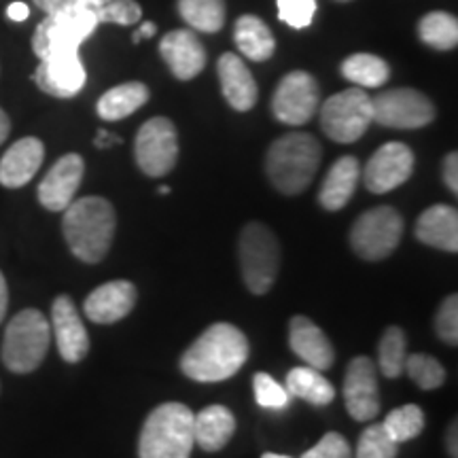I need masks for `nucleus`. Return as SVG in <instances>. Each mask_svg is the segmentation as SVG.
Here are the masks:
<instances>
[{"label":"nucleus","instance_id":"12","mask_svg":"<svg viewBox=\"0 0 458 458\" xmlns=\"http://www.w3.org/2000/svg\"><path fill=\"white\" fill-rule=\"evenodd\" d=\"M318 102V83L314 81L312 74L293 71L278 83L272 98V111L280 123L303 125L314 117Z\"/></svg>","mask_w":458,"mask_h":458},{"label":"nucleus","instance_id":"23","mask_svg":"<svg viewBox=\"0 0 458 458\" xmlns=\"http://www.w3.org/2000/svg\"><path fill=\"white\" fill-rule=\"evenodd\" d=\"M416 238L433 249L456 253L458 250V213L454 206L435 204L420 215L416 223Z\"/></svg>","mask_w":458,"mask_h":458},{"label":"nucleus","instance_id":"8","mask_svg":"<svg viewBox=\"0 0 458 458\" xmlns=\"http://www.w3.org/2000/svg\"><path fill=\"white\" fill-rule=\"evenodd\" d=\"M374 123V108L368 91L360 88L344 89L340 94L331 96L320 108V125L331 140L357 142Z\"/></svg>","mask_w":458,"mask_h":458},{"label":"nucleus","instance_id":"30","mask_svg":"<svg viewBox=\"0 0 458 458\" xmlns=\"http://www.w3.org/2000/svg\"><path fill=\"white\" fill-rule=\"evenodd\" d=\"M179 13L196 32H219L225 26V0H179Z\"/></svg>","mask_w":458,"mask_h":458},{"label":"nucleus","instance_id":"40","mask_svg":"<svg viewBox=\"0 0 458 458\" xmlns=\"http://www.w3.org/2000/svg\"><path fill=\"white\" fill-rule=\"evenodd\" d=\"M301 458H352V450L340 433H327Z\"/></svg>","mask_w":458,"mask_h":458},{"label":"nucleus","instance_id":"51","mask_svg":"<svg viewBox=\"0 0 458 458\" xmlns=\"http://www.w3.org/2000/svg\"><path fill=\"white\" fill-rule=\"evenodd\" d=\"M159 193H162V196H168L170 187H159Z\"/></svg>","mask_w":458,"mask_h":458},{"label":"nucleus","instance_id":"28","mask_svg":"<svg viewBox=\"0 0 458 458\" xmlns=\"http://www.w3.org/2000/svg\"><path fill=\"white\" fill-rule=\"evenodd\" d=\"M286 393L289 397H297L308 401V403L329 405L335 397V388L331 382L314 368H295L286 376Z\"/></svg>","mask_w":458,"mask_h":458},{"label":"nucleus","instance_id":"44","mask_svg":"<svg viewBox=\"0 0 458 458\" xmlns=\"http://www.w3.org/2000/svg\"><path fill=\"white\" fill-rule=\"evenodd\" d=\"M119 142H122V139H119V136H114V134H111V131H106V130H98V136H96L94 145L98 147V148H108L111 145H119Z\"/></svg>","mask_w":458,"mask_h":458},{"label":"nucleus","instance_id":"49","mask_svg":"<svg viewBox=\"0 0 458 458\" xmlns=\"http://www.w3.org/2000/svg\"><path fill=\"white\" fill-rule=\"evenodd\" d=\"M77 3H81V4H88V7H94V9H98V7H102V4L111 3V0H77Z\"/></svg>","mask_w":458,"mask_h":458},{"label":"nucleus","instance_id":"18","mask_svg":"<svg viewBox=\"0 0 458 458\" xmlns=\"http://www.w3.org/2000/svg\"><path fill=\"white\" fill-rule=\"evenodd\" d=\"M139 291L128 280H113L94 289L83 303L85 317L98 325H111L134 310Z\"/></svg>","mask_w":458,"mask_h":458},{"label":"nucleus","instance_id":"45","mask_svg":"<svg viewBox=\"0 0 458 458\" xmlns=\"http://www.w3.org/2000/svg\"><path fill=\"white\" fill-rule=\"evenodd\" d=\"M7 306H9V289H7V280H4L3 272H0V323L4 320V314H7Z\"/></svg>","mask_w":458,"mask_h":458},{"label":"nucleus","instance_id":"43","mask_svg":"<svg viewBox=\"0 0 458 458\" xmlns=\"http://www.w3.org/2000/svg\"><path fill=\"white\" fill-rule=\"evenodd\" d=\"M7 17L11 21H26L30 17V9L26 3H11L7 7Z\"/></svg>","mask_w":458,"mask_h":458},{"label":"nucleus","instance_id":"26","mask_svg":"<svg viewBox=\"0 0 458 458\" xmlns=\"http://www.w3.org/2000/svg\"><path fill=\"white\" fill-rule=\"evenodd\" d=\"M233 37H236L238 49L253 62L270 60L274 51H276V41H274L272 30L257 15L238 17Z\"/></svg>","mask_w":458,"mask_h":458},{"label":"nucleus","instance_id":"4","mask_svg":"<svg viewBox=\"0 0 458 458\" xmlns=\"http://www.w3.org/2000/svg\"><path fill=\"white\" fill-rule=\"evenodd\" d=\"M193 444V411L182 403H164L142 425L140 458H189Z\"/></svg>","mask_w":458,"mask_h":458},{"label":"nucleus","instance_id":"5","mask_svg":"<svg viewBox=\"0 0 458 458\" xmlns=\"http://www.w3.org/2000/svg\"><path fill=\"white\" fill-rule=\"evenodd\" d=\"M51 344V325L43 312L28 308L11 318L3 340V360L15 374H30L43 363Z\"/></svg>","mask_w":458,"mask_h":458},{"label":"nucleus","instance_id":"39","mask_svg":"<svg viewBox=\"0 0 458 458\" xmlns=\"http://www.w3.org/2000/svg\"><path fill=\"white\" fill-rule=\"evenodd\" d=\"M435 331L445 344L456 346L458 342V297H445L442 306H439L437 317H435Z\"/></svg>","mask_w":458,"mask_h":458},{"label":"nucleus","instance_id":"35","mask_svg":"<svg viewBox=\"0 0 458 458\" xmlns=\"http://www.w3.org/2000/svg\"><path fill=\"white\" fill-rule=\"evenodd\" d=\"M397 442L386 433L382 425H371L359 437L357 458H394L397 456Z\"/></svg>","mask_w":458,"mask_h":458},{"label":"nucleus","instance_id":"13","mask_svg":"<svg viewBox=\"0 0 458 458\" xmlns=\"http://www.w3.org/2000/svg\"><path fill=\"white\" fill-rule=\"evenodd\" d=\"M85 81L88 72L77 49L54 51L45 60H38V68L34 71V83L54 98H72L83 89Z\"/></svg>","mask_w":458,"mask_h":458},{"label":"nucleus","instance_id":"1","mask_svg":"<svg viewBox=\"0 0 458 458\" xmlns=\"http://www.w3.org/2000/svg\"><path fill=\"white\" fill-rule=\"evenodd\" d=\"M249 359V342L229 323L210 325L181 359L182 374L196 382H223L236 376Z\"/></svg>","mask_w":458,"mask_h":458},{"label":"nucleus","instance_id":"19","mask_svg":"<svg viewBox=\"0 0 458 458\" xmlns=\"http://www.w3.org/2000/svg\"><path fill=\"white\" fill-rule=\"evenodd\" d=\"M159 54L181 81L198 77L206 66V49L193 30H172L159 43Z\"/></svg>","mask_w":458,"mask_h":458},{"label":"nucleus","instance_id":"41","mask_svg":"<svg viewBox=\"0 0 458 458\" xmlns=\"http://www.w3.org/2000/svg\"><path fill=\"white\" fill-rule=\"evenodd\" d=\"M444 182L445 187L450 189L452 193H458V156L456 153H450L444 159Z\"/></svg>","mask_w":458,"mask_h":458},{"label":"nucleus","instance_id":"6","mask_svg":"<svg viewBox=\"0 0 458 458\" xmlns=\"http://www.w3.org/2000/svg\"><path fill=\"white\" fill-rule=\"evenodd\" d=\"M238 257L250 293L266 295L276 283L280 267V246L272 229L263 223H249L240 233Z\"/></svg>","mask_w":458,"mask_h":458},{"label":"nucleus","instance_id":"2","mask_svg":"<svg viewBox=\"0 0 458 458\" xmlns=\"http://www.w3.org/2000/svg\"><path fill=\"white\" fill-rule=\"evenodd\" d=\"M114 225H117V219H114L113 204L98 196L72 199L62 219V232H64L68 249L85 263L105 259L111 249Z\"/></svg>","mask_w":458,"mask_h":458},{"label":"nucleus","instance_id":"48","mask_svg":"<svg viewBox=\"0 0 458 458\" xmlns=\"http://www.w3.org/2000/svg\"><path fill=\"white\" fill-rule=\"evenodd\" d=\"M156 32H157V26L153 24V21H145V24L140 26V30L136 32V34H139L140 38H151Z\"/></svg>","mask_w":458,"mask_h":458},{"label":"nucleus","instance_id":"31","mask_svg":"<svg viewBox=\"0 0 458 458\" xmlns=\"http://www.w3.org/2000/svg\"><path fill=\"white\" fill-rule=\"evenodd\" d=\"M418 34L428 47L439 51H450L458 45V21L454 15L444 11L427 13L418 24Z\"/></svg>","mask_w":458,"mask_h":458},{"label":"nucleus","instance_id":"17","mask_svg":"<svg viewBox=\"0 0 458 458\" xmlns=\"http://www.w3.org/2000/svg\"><path fill=\"white\" fill-rule=\"evenodd\" d=\"M51 331L55 335L57 351L66 363H79L89 352V335L81 314L68 295L55 297L51 308Z\"/></svg>","mask_w":458,"mask_h":458},{"label":"nucleus","instance_id":"34","mask_svg":"<svg viewBox=\"0 0 458 458\" xmlns=\"http://www.w3.org/2000/svg\"><path fill=\"white\" fill-rule=\"evenodd\" d=\"M411 382L422 388V391H433L445 382V369L442 368L437 359L428 357V354H411L405 359V369Z\"/></svg>","mask_w":458,"mask_h":458},{"label":"nucleus","instance_id":"42","mask_svg":"<svg viewBox=\"0 0 458 458\" xmlns=\"http://www.w3.org/2000/svg\"><path fill=\"white\" fill-rule=\"evenodd\" d=\"M34 4H37L45 15H60L81 3H77V0H34Z\"/></svg>","mask_w":458,"mask_h":458},{"label":"nucleus","instance_id":"33","mask_svg":"<svg viewBox=\"0 0 458 458\" xmlns=\"http://www.w3.org/2000/svg\"><path fill=\"white\" fill-rule=\"evenodd\" d=\"M382 427L391 435L397 444L410 442V439L418 437L425 428V414L418 405H403V408L393 410L391 414L385 418Z\"/></svg>","mask_w":458,"mask_h":458},{"label":"nucleus","instance_id":"37","mask_svg":"<svg viewBox=\"0 0 458 458\" xmlns=\"http://www.w3.org/2000/svg\"><path fill=\"white\" fill-rule=\"evenodd\" d=\"M255 399L266 410H283L289 405V393L270 374H255Z\"/></svg>","mask_w":458,"mask_h":458},{"label":"nucleus","instance_id":"38","mask_svg":"<svg viewBox=\"0 0 458 458\" xmlns=\"http://www.w3.org/2000/svg\"><path fill=\"white\" fill-rule=\"evenodd\" d=\"M278 17L286 26L301 30L312 24L314 13H317V0H276Z\"/></svg>","mask_w":458,"mask_h":458},{"label":"nucleus","instance_id":"16","mask_svg":"<svg viewBox=\"0 0 458 458\" xmlns=\"http://www.w3.org/2000/svg\"><path fill=\"white\" fill-rule=\"evenodd\" d=\"M85 162L77 153H68L54 164L38 185V202L51 213H64L77 196L83 181Z\"/></svg>","mask_w":458,"mask_h":458},{"label":"nucleus","instance_id":"7","mask_svg":"<svg viewBox=\"0 0 458 458\" xmlns=\"http://www.w3.org/2000/svg\"><path fill=\"white\" fill-rule=\"evenodd\" d=\"M98 15L94 7L77 4V7L64 11L60 15H47L32 37V49L38 60H45L49 54L62 49H77L83 41L94 34L98 28Z\"/></svg>","mask_w":458,"mask_h":458},{"label":"nucleus","instance_id":"21","mask_svg":"<svg viewBox=\"0 0 458 458\" xmlns=\"http://www.w3.org/2000/svg\"><path fill=\"white\" fill-rule=\"evenodd\" d=\"M289 344L301 360H306L308 368H314L318 371L329 369L334 365L335 352L331 348V342L318 325H314L310 318L306 317H293L289 325Z\"/></svg>","mask_w":458,"mask_h":458},{"label":"nucleus","instance_id":"10","mask_svg":"<svg viewBox=\"0 0 458 458\" xmlns=\"http://www.w3.org/2000/svg\"><path fill=\"white\" fill-rule=\"evenodd\" d=\"M374 122L393 130L425 128L435 119V106L420 91L410 88L388 89L371 98Z\"/></svg>","mask_w":458,"mask_h":458},{"label":"nucleus","instance_id":"50","mask_svg":"<svg viewBox=\"0 0 458 458\" xmlns=\"http://www.w3.org/2000/svg\"><path fill=\"white\" fill-rule=\"evenodd\" d=\"M261 458H291V456H284V454H274V452H266Z\"/></svg>","mask_w":458,"mask_h":458},{"label":"nucleus","instance_id":"46","mask_svg":"<svg viewBox=\"0 0 458 458\" xmlns=\"http://www.w3.org/2000/svg\"><path fill=\"white\" fill-rule=\"evenodd\" d=\"M456 435H458V428H456V420H454V422H452V427L448 428V435H445V444H448V454H450L452 458H458Z\"/></svg>","mask_w":458,"mask_h":458},{"label":"nucleus","instance_id":"24","mask_svg":"<svg viewBox=\"0 0 458 458\" xmlns=\"http://www.w3.org/2000/svg\"><path fill=\"white\" fill-rule=\"evenodd\" d=\"M360 179V164L357 157L344 156L331 165L318 191V202L325 210H342L351 202Z\"/></svg>","mask_w":458,"mask_h":458},{"label":"nucleus","instance_id":"3","mask_svg":"<svg viewBox=\"0 0 458 458\" xmlns=\"http://www.w3.org/2000/svg\"><path fill=\"white\" fill-rule=\"evenodd\" d=\"M323 157V148L306 131H291L272 142L266 170L272 185L284 196H297L310 187Z\"/></svg>","mask_w":458,"mask_h":458},{"label":"nucleus","instance_id":"20","mask_svg":"<svg viewBox=\"0 0 458 458\" xmlns=\"http://www.w3.org/2000/svg\"><path fill=\"white\" fill-rule=\"evenodd\" d=\"M45 159L43 142L34 136L21 139L9 147L0 159V185L20 189L30 182Z\"/></svg>","mask_w":458,"mask_h":458},{"label":"nucleus","instance_id":"22","mask_svg":"<svg viewBox=\"0 0 458 458\" xmlns=\"http://www.w3.org/2000/svg\"><path fill=\"white\" fill-rule=\"evenodd\" d=\"M219 81L221 89L229 106L236 108L240 113L250 111L257 105V83L249 68L242 62V57L236 54H225L219 60Z\"/></svg>","mask_w":458,"mask_h":458},{"label":"nucleus","instance_id":"27","mask_svg":"<svg viewBox=\"0 0 458 458\" xmlns=\"http://www.w3.org/2000/svg\"><path fill=\"white\" fill-rule=\"evenodd\" d=\"M147 100H148L147 85L139 81H130L108 89L106 94L98 100L96 111H98L100 119H105V122H119V119H125L128 114L139 111L140 106H145Z\"/></svg>","mask_w":458,"mask_h":458},{"label":"nucleus","instance_id":"25","mask_svg":"<svg viewBox=\"0 0 458 458\" xmlns=\"http://www.w3.org/2000/svg\"><path fill=\"white\" fill-rule=\"evenodd\" d=\"M236 431V418L223 405H210L193 414V439L206 452H219L225 448Z\"/></svg>","mask_w":458,"mask_h":458},{"label":"nucleus","instance_id":"32","mask_svg":"<svg viewBox=\"0 0 458 458\" xmlns=\"http://www.w3.org/2000/svg\"><path fill=\"white\" fill-rule=\"evenodd\" d=\"M405 334L401 327H388L377 346V365L386 377H399L405 369Z\"/></svg>","mask_w":458,"mask_h":458},{"label":"nucleus","instance_id":"52","mask_svg":"<svg viewBox=\"0 0 458 458\" xmlns=\"http://www.w3.org/2000/svg\"><path fill=\"white\" fill-rule=\"evenodd\" d=\"M337 3H351V0H337Z\"/></svg>","mask_w":458,"mask_h":458},{"label":"nucleus","instance_id":"47","mask_svg":"<svg viewBox=\"0 0 458 458\" xmlns=\"http://www.w3.org/2000/svg\"><path fill=\"white\" fill-rule=\"evenodd\" d=\"M9 131H11V122H9L7 113H4L3 108H0V145H3V142L7 140Z\"/></svg>","mask_w":458,"mask_h":458},{"label":"nucleus","instance_id":"36","mask_svg":"<svg viewBox=\"0 0 458 458\" xmlns=\"http://www.w3.org/2000/svg\"><path fill=\"white\" fill-rule=\"evenodd\" d=\"M100 24H117V26H131L139 24L142 17V9L136 0H111L96 9Z\"/></svg>","mask_w":458,"mask_h":458},{"label":"nucleus","instance_id":"14","mask_svg":"<svg viewBox=\"0 0 458 458\" xmlns=\"http://www.w3.org/2000/svg\"><path fill=\"white\" fill-rule=\"evenodd\" d=\"M414 172V153L403 142H386L365 165L363 181L371 193H388L403 185Z\"/></svg>","mask_w":458,"mask_h":458},{"label":"nucleus","instance_id":"15","mask_svg":"<svg viewBox=\"0 0 458 458\" xmlns=\"http://www.w3.org/2000/svg\"><path fill=\"white\" fill-rule=\"evenodd\" d=\"M344 403L354 420L368 422L380 411V393H377V374L374 360L354 357L344 377Z\"/></svg>","mask_w":458,"mask_h":458},{"label":"nucleus","instance_id":"29","mask_svg":"<svg viewBox=\"0 0 458 458\" xmlns=\"http://www.w3.org/2000/svg\"><path fill=\"white\" fill-rule=\"evenodd\" d=\"M342 74L360 89L382 88L391 77V68L374 54H354L344 60Z\"/></svg>","mask_w":458,"mask_h":458},{"label":"nucleus","instance_id":"11","mask_svg":"<svg viewBox=\"0 0 458 458\" xmlns=\"http://www.w3.org/2000/svg\"><path fill=\"white\" fill-rule=\"evenodd\" d=\"M136 162L147 176H165L179 157V136L170 119L153 117L136 136Z\"/></svg>","mask_w":458,"mask_h":458},{"label":"nucleus","instance_id":"9","mask_svg":"<svg viewBox=\"0 0 458 458\" xmlns=\"http://www.w3.org/2000/svg\"><path fill=\"white\" fill-rule=\"evenodd\" d=\"M403 233V219L391 206H376L354 221L351 246L360 259L382 261L394 253Z\"/></svg>","mask_w":458,"mask_h":458}]
</instances>
